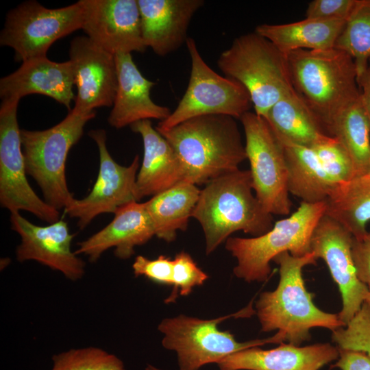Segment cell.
<instances>
[{
    "label": "cell",
    "instance_id": "cell-19",
    "mask_svg": "<svg viewBox=\"0 0 370 370\" xmlns=\"http://www.w3.org/2000/svg\"><path fill=\"white\" fill-rule=\"evenodd\" d=\"M73 73L69 60L53 62L47 56L23 62L12 73L0 80L2 100L18 99L30 94H41L64 105L70 112L75 96L73 91Z\"/></svg>",
    "mask_w": 370,
    "mask_h": 370
},
{
    "label": "cell",
    "instance_id": "cell-27",
    "mask_svg": "<svg viewBox=\"0 0 370 370\" xmlns=\"http://www.w3.org/2000/svg\"><path fill=\"white\" fill-rule=\"evenodd\" d=\"M197 185L182 182L153 197L145 203L152 221L156 236L173 241L177 231H185L198 201Z\"/></svg>",
    "mask_w": 370,
    "mask_h": 370
},
{
    "label": "cell",
    "instance_id": "cell-41",
    "mask_svg": "<svg viewBox=\"0 0 370 370\" xmlns=\"http://www.w3.org/2000/svg\"><path fill=\"white\" fill-rule=\"evenodd\" d=\"M146 370H162V369H157L156 367H153V366L149 365V366L146 368Z\"/></svg>",
    "mask_w": 370,
    "mask_h": 370
},
{
    "label": "cell",
    "instance_id": "cell-24",
    "mask_svg": "<svg viewBox=\"0 0 370 370\" xmlns=\"http://www.w3.org/2000/svg\"><path fill=\"white\" fill-rule=\"evenodd\" d=\"M278 138L286 159L289 193L301 202H325L339 185L326 173L313 149Z\"/></svg>",
    "mask_w": 370,
    "mask_h": 370
},
{
    "label": "cell",
    "instance_id": "cell-15",
    "mask_svg": "<svg viewBox=\"0 0 370 370\" xmlns=\"http://www.w3.org/2000/svg\"><path fill=\"white\" fill-rule=\"evenodd\" d=\"M82 29L93 42L113 55L144 52L138 0H81Z\"/></svg>",
    "mask_w": 370,
    "mask_h": 370
},
{
    "label": "cell",
    "instance_id": "cell-9",
    "mask_svg": "<svg viewBox=\"0 0 370 370\" xmlns=\"http://www.w3.org/2000/svg\"><path fill=\"white\" fill-rule=\"evenodd\" d=\"M191 60L188 84L177 106L164 120L158 132L169 130L188 119L206 115H225L240 119L252 105L247 90L237 81L212 70L201 56L195 41L187 38Z\"/></svg>",
    "mask_w": 370,
    "mask_h": 370
},
{
    "label": "cell",
    "instance_id": "cell-38",
    "mask_svg": "<svg viewBox=\"0 0 370 370\" xmlns=\"http://www.w3.org/2000/svg\"><path fill=\"white\" fill-rule=\"evenodd\" d=\"M339 349L335 366L341 370H370V357L363 352Z\"/></svg>",
    "mask_w": 370,
    "mask_h": 370
},
{
    "label": "cell",
    "instance_id": "cell-33",
    "mask_svg": "<svg viewBox=\"0 0 370 370\" xmlns=\"http://www.w3.org/2000/svg\"><path fill=\"white\" fill-rule=\"evenodd\" d=\"M323 169L338 184L346 183L354 177L352 160L343 146L334 137L313 148Z\"/></svg>",
    "mask_w": 370,
    "mask_h": 370
},
{
    "label": "cell",
    "instance_id": "cell-21",
    "mask_svg": "<svg viewBox=\"0 0 370 370\" xmlns=\"http://www.w3.org/2000/svg\"><path fill=\"white\" fill-rule=\"evenodd\" d=\"M115 60L118 85L109 124L121 129L143 120L166 119L171 113L170 109L152 101L150 92L155 83L142 75L131 53L116 54Z\"/></svg>",
    "mask_w": 370,
    "mask_h": 370
},
{
    "label": "cell",
    "instance_id": "cell-39",
    "mask_svg": "<svg viewBox=\"0 0 370 370\" xmlns=\"http://www.w3.org/2000/svg\"><path fill=\"white\" fill-rule=\"evenodd\" d=\"M360 98L370 122V59L367 68L358 75Z\"/></svg>",
    "mask_w": 370,
    "mask_h": 370
},
{
    "label": "cell",
    "instance_id": "cell-32",
    "mask_svg": "<svg viewBox=\"0 0 370 370\" xmlns=\"http://www.w3.org/2000/svg\"><path fill=\"white\" fill-rule=\"evenodd\" d=\"M332 338L340 349L363 352L370 357V303L365 301L345 326L332 332Z\"/></svg>",
    "mask_w": 370,
    "mask_h": 370
},
{
    "label": "cell",
    "instance_id": "cell-42",
    "mask_svg": "<svg viewBox=\"0 0 370 370\" xmlns=\"http://www.w3.org/2000/svg\"><path fill=\"white\" fill-rule=\"evenodd\" d=\"M365 301H367V302L370 303V290L369 291V293H368V294L367 295Z\"/></svg>",
    "mask_w": 370,
    "mask_h": 370
},
{
    "label": "cell",
    "instance_id": "cell-37",
    "mask_svg": "<svg viewBox=\"0 0 370 370\" xmlns=\"http://www.w3.org/2000/svg\"><path fill=\"white\" fill-rule=\"evenodd\" d=\"M352 254L359 280L370 290V232L353 236Z\"/></svg>",
    "mask_w": 370,
    "mask_h": 370
},
{
    "label": "cell",
    "instance_id": "cell-4",
    "mask_svg": "<svg viewBox=\"0 0 370 370\" xmlns=\"http://www.w3.org/2000/svg\"><path fill=\"white\" fill-rule=\"evenodd\" d=\"M288 60L294 89L330 135L335 117L360 96L354 59L332 48L295 50Z\"/></svg>",
    "mask_w": 370,
    "mask_h": 370
},
{
    "label": "cell",
    "instance_id": "cell-10",
    "mask_svg": "<svg viewBox=\"0 0 370 370\" xmlns=\"http://www.w3.org/2000/svg\"><path fill=\"white\" fill-rule=\"evenodd\" d=\"M83 14L81 0L60 8L25 1L7 14L0 44L12 48L18 61L47 56L57 40L82 29Z\"/></svg>",
    "mask_w": 370,
    "mask_h": 370
},
{
    "label": "cell",
    "instance_id": "cell-35",
    "mask_svg": "<svg viewBox=\"0 0 370 370\" xmlns=\"http://www.w3.org/2000/svg\"><path fill=\"white\" fill-rule=\"evenodd\" d=\"M132 269L136 277L142 275L158 284L173 285V260L170 257L160 255L151 260L138 256Z\"/></svg>",
    "mask_w": 370,
    "mask_h": 370
},
{
    "label": "cell",
    "instance_id": "cell-16",
    "mask_svg": "<svg viewBox=\"0 0 370 370\" xmlns=\"http://www.w3.org/2000/svg\"><path fill=\"white\" fill-rule=\"evenodd\" d=\"M11 228L21 236L16 249L18 262L35 260L76 281L85 273V262L71 250L75 234L61 219L46 226L33 224L19 212L10 214Z\"/></svg>",
    "mask_w": 370,
    "mask_h": 370
},
{
    "label": "cell",
    "instance_id": "cell-20",
    "mask_svg": "<svg viewBox=\"0 0 370 370\" xmlns=\"http://www.w3.org/2000/svg\"><path fill=\"white\" fill-rule=\"evenodd\" d=\"M147 48L164 56L186 41V32L202 0H138Z\"/></svg>",
    "mask_w": 370,
    "mask_h": 370
},
{
    "label": "cell",
    "instance_id": "cell-17",
    "mask_svg": "<svg viewBox=\"0 0 370 370\" xmlns=\"http://www.w3.org/2000/svg\"><path fill=\"white\" fill-rule=\"evenodd\" d=\"M69 57L77 88L73 109L91 113L113 106L118 85L115 56L88 37L79 36L71 42Z\"/></svg>",
    "mask_w": 370,
    "mask_h": 370
},
{
    "label": "cell",
    "instance_id": "cell-6",
    "mask_svg": "<svg viewBox=\"0 0 370 370\" xmlns=\"http://www.w3.org/2000/svg\"><path fill=\"white\" fill-rule=\"evenodd\" d=\"M325 209V202H301L295 212L275 222L262 235L229 237L225 249L236 259L234 275L247 282H264L271 271L270 262L279 254L288 251L294 257H302L311 252V236Z\"/></svg>",
    "mask_w": 370,
    "mask_h": 370
},
{
    "label": "cell",
    "instance_id": "cell-34",
    "mask_svg": "<svg viewBox=\"0 0 370 370\" xmlns=\"http://www.w3.org/2000/svg\"><path fill=\"white\" fill-rule=\"evenodd\" d=\"M208 278L188 253L180 251L173 259V291L165 302L175 301L178 292L182 296L189 295L193 288L202 285Z\"/></svg>",
    "mask_w": 370,
    "mask_h": 370
},
{
    "label": "cell",
    "instance_id": "cell-29",
    "mask_svg": "<svg viewBox=\"0 0 370 370\" xmlns=\"http://www.w3.org/2000/svg\"><path fill=\"white\" fill-rule=\"evenodd\" d=\"M325 214L335 219L354 237L368 231L370 223V181L362 177L339 185L326 200Z\"/></svg>",
    "mask_w": 370,
    "mask_h": 370
},
{
    "label": "cell",
    "instance_id": "cell-8",
    "mask_svg": "<svg viewBox=\"0 0 370 370\" xmlns=\"http://www.w3.org/2000/svg\"><path fill=\"white\" fill-rule=\"evenodd\" d=\"M256 311L249 304L241 310L212 319H202L184 314L164 319L158 325L163 334L162 346L175 352L180 370H199L210 363H218L235 352L267 343L286 341L280 332L263 339L237 341L229 331H222L219 325L229 318L248 317Z\"/></svg>",
    "mask_w": 370,
    "mask_h": 370
},
{
    "label": "cell",
    "instance_id": "cell-2",
    "mask_svg": "<svg viewBox=\"0 0 370 370\" xmlns=\"http://www.w3.org/2000/svg\"><path fill=\"white\" fill-rule=\"evenodd\" d=\"M316 260L312 252L294 257L285 251L273 259L280 267L278 285L273 291L262 293L256 302L262 331L278 330L286 341L298 346L308 340L312 328H325L333 332L345 326L337 314L318 308L306 290L302 269L315 264Z\"/></svg>",
    "mask_w": 370,
    "mask_h": 370
},
{
    "label": "cell",
    "instance_id": "cell-12",
    "mask_svg": "<svg viewBox=\"0 0 370 370\" xmlns=\"http://www.w3.org/2000/svg\"><path fill=\"white\" fill-rule=\"evenodd\" d=\"M20 99L2 100L0 108V203L13 212L25 210L53 223L60 212L42 200L27 180L21 130L17 121Z\"/></svg>",
    "mask_w": 370,
    "mask_h": 370
},
{
    "label": "cell",
    "instance_id": "cell-30",
    "mask_svg": "<svg viewBox=\"0 0 370 370\" xmlns=\"http://www.w3.org/2000/svg\"><path fill=\"white\" fill-rule=\"evenodd\" d=\"M334 48L354 59L357 75L367 68L370 59V0H357Z\"/></svg>",
    "mask_w": 370,
    "mask_h": 370
},
{
    "label": "cell",
    "instance_id": "cell-28",
    "mask_svg": "<svg viewBox=\"0 0 370 370\" xmlns=\"http://www.w3.org/2000/svg\"><path fill=\"white\" fill-rule=\"evenodd\" d=\"M329 134L348 153L354 177L365 175L370 166V122L360 96L335 117Z\"/></svg>",
    "mask_w": 370,
    "mask_h": 370
},
{
    "label": "cell",
    "instance_id": "cell-25",
    "mask_svg": "<svg viewBox=\"0 0 370 370\" xmlns=\"http://www.w3.org/2000/svg\"><path fill=\"white\" fill-rule=\"evenodd\" d=\"M264 118L278 137L307 147L313 148L332 137L295 90L274 104Z\"/></svg>",
    "mask_w": 370,
    "mask_h": 370
},
{
    "label": "cell",
    "instance_id": "cell-11",
    "mask_svg": "<svg viewBox=\"0 0 370 370\" xmlns=\"http://www.w3.org/2000/svg\"><path fill=\"white\" fill-rule=\"evenodd\" d=\"M254 194L271 214L290 215L292 202L282 145L267 121L247 112L240 119Z\"/></svg>",
    "mask_w": 370,
    "mask_h": 370
},
{
    "label": "cell",
    "instance_id": "cell-26",
    "mask_svg": "<svg viewBox=\"0 0 370 370\" xmlns=\"http://www.w3.org/2000/svg\"><path fill=\"white\" fill-rule=\"evenodd\" d=\"M346 21L306 18L286 24H261L255 32L271 41L288 55L299 49L327 50L334 48Z\"/></svg>",
    "mask_w": 370,
    "mask_h": 370
},
{
    "label": "cell",
    "instance_id": "cell-3",
    "mask_svg": "<svg viewBox=\"0 0 370 370\" xmlns=\"http://www.w3.org/2000/svg\"><path fill=\"white\" fill-rule=\"evenodd\" d=\"M254 192L249 170L241 169L210 181L201 190L192 217L204 231L206 255L235 232L258 236L273 227V215Z\"/></svg>",
    "mask_w": 370,
    "mask_h": 370
},
{
    "label": "cell",
    "instance_id": "cell-1",
    "mask_svg": "<svg viewBox=\"0 0 370 370\" xmlns=\"http://www.w3.org/2000/svg\"><path fill=\"white\" fill-rule=\"evenodd\" d=\"M159 132L179 157L187 183L206 184L238 170L247 160L245 146L232 116H197Z\"/></svg>",
    "mask_w": 370,
    "mask_h": 370
},
{
    "label": "cell",
    "instance_id": "cell-40",
    "mask_svg": "<svg viewBox=\"0 0 370 370\" xmlns=\"http://www.w3.org/2000/svg\"><path fill=\"white\" fill-rule=\"evenodd\" d=\"M362 177H364L365 179L367 180L368 181H370V166H369V169L368 170V171L367 172V173L365 175H364L363 176H361Z\"/></svg>",
    "mask_w": 370,
    "mask_h": 370
},
{
    "label": "cell",
    "instance_id": "cell-23",
    "mask_svg": "<svg viewBox=\"0 0 370 370\" xmlns=\"http://www.w3.org/2000/svg\"><path fill=\"white\" fill-rule=\"evenodd\" d=\"M338 356L339 349L329 343L305 347L289 343L268 350L245 349L217 365L220 370H319Z\"/></svg>",
    "mask_w": 370,
    "mask_h": 370
},
{
    "label": "cell",
    "instance_id": "cell-14",
    "mask_svg": "<svg viewBox=\"0 0 370 370\" xmlns=\"http://www.w3.org/2000/svg\"><path fill=\"white\" fill-rule=\"evenodd\" d=\"M352 239L346 228L325 214L310 239V251L317 259L325 261L340 290L343 307L338 316L345 326L360 309L369 291L357 275L352 254Z\"/></svg>",
    "mask_w": 370,
    "mask_h": 370
},
{
    "label": "cell",
    "instance_id": "cell-13",
    "mask_svg": "<svg viewBox=\"0 0 370 370\" xmlns=\"http://www.w3.org/2000/svg\"><path fill=\"white\" fill-rule=\"evenodd\" d=\"M88 136L95 142L99 153V169L97 180L90 193L83 199H75L64 209L71 218L77 220V226L86 227L98 215L114 213L133 201H139L136 193V177L139 157L136 156L129 166L118 164L110 154L107 135L104 130H93Z\"/></svg>",
    "mask_w": 370,
    "mask_h": 370
},
{
    "label": "cell",
    "instance_id": "cell-18",
    "mask_svg": "<svg viewBox=\"0 0 370 370\" xmlns=\"http://www.w3.org/2000/svg\"><path fill=\"white\" fill-rule=\"evenodd\" d=\"M112 221L100 231L78 243L75 251L97 262L107 250L114 247V255L125 260L134 254V248L156 236L154 227L145 203L133 201L119 208Z\"/></svg>",
    "mask_w": 370,
    "mask_h": 370
},
{
    "label": "cell",
    "instance_id": "cell-7",
    "mask_svg": "<svg viewBox=\"0 0 370 370\" xmlns=\"http://www.w3.org/2000/svg\"><path fill=\"white\" fill-rule=\"evenodd\" d=\"M95 112L81 113L74 109L53 127L45 130H21L27 175L40 188L45 201L60 210L75 199L66 180V162L71 148L81 138L86 123Z\"/></svg>",
    "mask_w": 370,
    "mask_h": 370
},
{
    "label": "cell",
    "instance_id": "cell-31",
    "mask_svg": "<svg viewBox=\"0 0 370 370\" xmlns=\"http://www.w3.org/2000/svg\"><path fill=\"white\" fill-rule=\"evenodd\" d=\"M51 370H126L121 360L96 347L72 349L52 357Z\"/></svg>",
    "mask_w": 370,
    "mask_h": 370
},
{
    "label": "cell",
    "instance_id": "cell-36",
    "mask_svg": "<svg viewBox=\"0 0 370 370\" xmlns=\"http://www.w3.org/2000/svg\"><path fill=\"white\" fill-rule=\"evenodd\" d=\"M356 1L357 0L312 1L308 5L306 18L322 21H347Z\"/></svg>",
    "mask_w": 370,
    "mask_h": 370
},
{
    "label": "cell",
    "instance_id": "cell-5",
    "mask_svg": "<svg viewBox=\"0 0 370 370\" xmlns=\"http://www.w3.org/2000/svg\"><path fill=\"white\" fill-rule=\"evenodd\" d=\"M217 65L225 77L244 86L254 112L262 117L279 100L295 90L288 55L255 32L235 38L221 53Z\"/></svg>",
    "mask_w": 370,
    "mask_h": 370
},
{
    "label": "cell",
    "instance_id": "cell-22",
    "mask_svg": "<svg viewBox=\"0 0 370 370\" xmlns=\"http://www.w3.org/2000/svg\"><path fill=\"white\" fill-rule=\"evenodd\" d=\"M130 127L141 136L143 143V158L136 182L138 201L185 182V171L179 157L150 120Z\"/></svg>",
    "mask_w": 370,
    "mask_h": 370
}]
</instances>
